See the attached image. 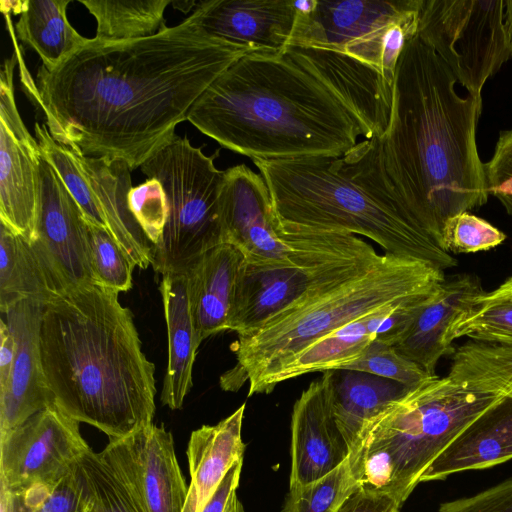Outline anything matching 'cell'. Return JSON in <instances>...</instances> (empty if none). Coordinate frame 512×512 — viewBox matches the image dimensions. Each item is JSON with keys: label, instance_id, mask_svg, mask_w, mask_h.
Returning a JSON list of instances; mask_svg holds the SVG:
<instances>
[{"label": "cell", "instance_id": "1", "mask_svg": "<svg viewBox=\"0 0 512 512\" xmlns=\"http://www.w3.org/2000/svg\"><path fill=\"white\" fill-rule=\"evenodd\" d=\"M251 54L209 35L190 15L148 37L89 38L55 70L40 66L35 82L21 56L18 64L23 90L59 144L134 170L175 137L219 75Z\"/></svg>", "mask_w": 512, "mask_h": 512}, {"label": "cell", "instance_id": "2", "mask_svg": "<svg viewBox=\"0 0 512 512\" xmlns=\"http://www.w3.org/2000/svg\"><path fill=\"white\" fill-rule=\"evenodd\" d=\"M393 84L349 55L288 46L237 60L200 95L187 120L251 159L339 157L359 137L385 134Z\"/></svg>", "mask_w": 512, "mask_h": 512}, {"label": "cell", "instance_id": "3", "mask_svg": "<svg viewBox=\"0 0 512 512\" xmlns=\"http://www.w3.org/2000/svg\"><path fill=\"white\" fill-rule=\"evenodd\" d=\"M456 82L433 49L411 38L397 63L390 123L380 138L390 180L441 245L446 221L489 195L475 139L482 101L460 97Z\"/></svg>", "mask_w": 512, "mask_h": 512}, {"label": "cell", "instance_id": "4", "mask_svg": "<svg viewBox=\"0 0 512 512\" xmlns=\"http://www.w3.org/2000/svg\"><path fill=\"white\" fill-rule=\"evenodd\" d=\"M40 356L53 403L120 439L153 423L155 366L119 292L79 286L43 305Z\"/></svg>", "mask_w": 512, "mask_h": 512}, {"label": "cell", "instance_id": "5", "mask_svg": "<svg viewBox=\"0 0 512 512\" xmlns=\"http://www.w3.org/2000/svg\"><path fill=\"white\" fill-rule=\"evenodd\" d=\"M380 138L363 139L339 157L252 159L268 186L278 230L360 235L385 253L441 270L456 266L394 187Z\"/></svg>", "mask_w": 512, "mask_h": 512}, {"label": "cell", "instance_id": "6", "mask_svg": "<svg viewBox=\"0 0 512 512\" xmlns=\"http://www.w3.org/2000/svg\"><path fill=\"white\" fill-rule=\"evenodd\" d=\"M443 270L420 260L378 254L372 246L318 280L293 305L256 331L239 335L231 349L237 364L222 389L249 382L248 395L270 393L281 371L323 336L382 307L436 294Z\"/></svg>", "mask_w": 512, "mask_h": 512}, {"label": "cell", "instance_id": "7", "mask_svg": "<svg viewBox=\"0 0 512 512\" xmlns=\"http://www.w3.org/2000/svg\"><path fill=\"white\" fill-rule=\"evenodd\" d=\"M506 396L456 351L448 375L410 389L366 426L349 455L358 487L402 506L445 448Z\"/></svg>", "mask_w": 512, "mask_h": 512}, {"label": "cell", "instance_id": "8", "mask_svg": "<svg viewBox=\"0 0 512 512\" xmlns=\"http://www.w3.org/2000/svg\"><path fill=\"white\" fill-rule=\"evenodd\" d=\"M184 136L175 137L140 167L157 179L166 194L168 216L162 240L154 249L153 269L183 274L207 251L225 243L221 192L225 170Z\"/></svg>", "mask_w": 512, "mask_h": 512}, {"label": "cell", "instance_id": "9", "mask_svg": "<svg viewBox=\"0 0 512 512\" xmlns=\"http://www.w3.org/2000/svg\"><path fill=\"white\" fill-rule=\"evenodd\" d=\"M422 0L295 1L288 46L349 55L394 83L400 54L417 35Z\"/></svg>", "mask_w": 512, "mask_h": 512}, {"label": "cell", "instance_id": "10", "mask_svg": "<svg viewBox=\"0 0 512 512\" xmlns=\"http://www.w3.org/2000/svg\"><path fill=\"white\" fill-rule=\"evenodd\" d=\"M281 233L292 247L290 260L259 263L244 258L230 325L238 336L261 328L322 277L372 247L348 233Z\"/></svg>", "mask_w": 512, "mask_h": 512}, {"label": "cell", "instance_id": "11", "mask_svg": "<svg viewBox=\"0 0 512 512\" xmlns=\"http://www.w3.org/2000/svg\"><path fill=\"white\" fill-rule=\"evenodd\" d=\"M417 35L470 96L512 57L504 0H422Z\"/></svg>", "mask_w": 512, "mask_h": 512}, {"label": "cell", "instance_id": "12", "mask_svg": "<svg viewBox=\"0 0 512 512\" xmlns=\"http://www.w3.org/2000/svg\"><path fill=\"white\" fill-rule=\"evenodd\" d=\"M89 448L79 422L52 404L0 435V484L19 489L59 482Z\"/></svg>", "mask_w": 512, "mask_h": 512}, {"label": "cell", "instance_id": "13", "mask_svg": "<svg viewBox=\"0 0 512 512\" xmlns=\"http://www.w3.org/2000/svg\"><path fill=\"white\" fill-rule=\"evenodd\" d=\"M143 512H183L188 487L171 432L153 423L111 439L100 452Z\"/></svg>", "mask_w": 512, "mask_h": 512}, {"label": "cell", "instance_id": "14", "mask_svg": "<svg viewBox=\"0 0 512 512\" xmlns=\"http://www.w3.org/2000/svg\"><path fill=\"white\" fill-rule=\"evenodd\" d=\"M36 234L33 246L65 291L96 284L87 251L86 221L59 176L43 158Z\"/></svg>", "mask_w": 512, "mask_h": 512}, {"label": "cell", "instance_id": "15", "mask_svg": "<svg viewBox=\"0 0 512 512\" xmlns=\"http://www.w3.org/2000/svg\"><path fill=\"white\" fill-rule=\"evenodd\" d=\"M225 243L250 262L278 263L292 247L278 230L266 181L245 164L225 170L221 192Z\"/></svg>", "mask_w": 512, "mask_h": 512}, {"label": "cell", "instance_id": "16", "mask_svg": "<svg viewBox=\"0 0 512 512\" xmlns=\"http://www.w3.org/2000/svg\"><path fill=\"white\" fill-rule=\"evenodd\" d=\"M297 9L292 0H206L192 15L209 35L253 54L288 47Z\"/></svg>", "mask_w": 512, "mask_h": 512}, {"label": "cell", "instance_id": "17", "mask_svg": "<svg viewBox=\"0 0 512 512\" xmlns=\"http://www.w3.org/2000/svg\"><path fill=\"white\" fill-rule=\"evenodd\" d=\"M42 308L41 303L23 300L2 313L13 335L15 351L9 381L0 389V435L54 404L41 365Z\"/></svg>", "mask_w": 512, "mask_h": 512}, {"label": "cell", "instance_id": "18", "mask_svg": "<svg viewBox=\"0 0 512 512\" xmlns=\"http://www.w3.org/2000/svg\"><path fill=\"white\" fill-rule=\"evenodd\" d=\"M290 451L289 488L325 476L350 455L321 378L311 382L293 406Z\"/></svg>", "mask_w": 512, "mask_h": 512}, {"label": "cell", "instance_id": "19", "mask_svg": "<svg viewBox=\"0 0 512 512\" xmlns=\"http://www.w3.org/2000/svg\"><path fill=\"white\" fill-rule=\"evenodd\" d=\"M41 158L28 130L13 132L0 124V221L29 243L37 238Z\"/></svg>", "mask_w": 512, "mask_h": 512}, {"label": "cell", "instance_id": "20", "mask_svg": "<svg viewBox=\"0 0 512 512\" xmlns=\"http://www.w3.org/2000/svg\"><path fill=\"white\" fill-rule=\"evenodd\" d=\"M242 252L221 243L204 253L186 272L195 330L200 343L230 331Z\"/></svg>", "mask_w": 512, "mask_h": 512}, {"label": "cell", "instance_id": "21", "mask_svg": "<svg viewBox=\"0 0 512 512\" xmlns=\"http://www.w3.org/2000/svg\"><path fill=\"white\" fill-rule=\"evenodd\" d=\"M72 153L94 192L105 229L136 267L148 268L153 262L154 246L128 207L127 195L133 187L130 167L123 160Z\"/></svg>", "mask_w": 512, "mask_h": 512}, {"label": "cell", "instance_id": "22", "mask_svg": "<svg viewBox=\"0 0 512 512\" xmlns=\"http://www.w3.org/2000/svg\"><path fill=\"white\" fill-rule=\"evenodd\" d=\"M483 293L481 284L473 276L463 275L445 280L393 347L428 374L436 375L435 367L439 359L451 351L448 340L451 324Z\"/></svg>", "mask_w": 512, "mask_h": 512}, {"label": "cell", "instance_id": "23", "mask_svg": "<svg viewBox=\"0 0 512 512\" xmlns=\"http://www.w3.org/2000/svg\"><path fill=\"white\" fill-rule=\"evenodd\" d=\"M512 458V397L506 396L466 427L432 462L421 482L488 468Z\"/></svg>", "mask_w": 512, "mask_h": 512}, {"label": "cell", "instance_id": "24", "mask_svg": "<svg viewBox=\"0 0 512 512\" xmlns=\"http://www.w3.org/2000/svg\"><path fill=\"white\" fill-rule=\"evenodd\" d=\"M244 412L242 404L219 423L191 433L187 447L190 484L183 512H200L230 468L243 459Z\"/></svg>", "mask_w": 512, "mask_h": 512}, {"label": "cell", "instance_id": "25", "mask_svg": "<svg viewBox=\"0 0 512 512\" xmlns=\"http://www.w3.org/2000/svg\"><path fill=\"white\" fill-rule=\"evenodd\" d=\"M168 339V361L161 402L180 409L193 386V365L201 344L195 330L186 273L165 274L159 287Z\"/></svg>", "mask_w": 512, "mask_h": 512}, {"label": "cell", "instance_id": "26", "mask_svg": "<svg viewBox=\"0 0 512 512\" xmlns=\"http://www.w3.org/2000/svg\"><path fill=\"white\" fill-rule=\"evenodd\" d=\"M335 422L350 453L366 426L410 388L373 374L336 369L321 377Z\"/></svg>", "mask_w": 512, "mask_h": 512}, {"label": "cell", "instance_id": "27", "mask_svg": "<svg viewBox=\"0 0 512 512\" xmlns=\"http://www.w3.org/2000/svg\"><path fill=\"white\" fill-rule=\"evenodd\" d=\"M71 0L2 1V12L18 14L13 25L16 38L34 50L48 71L58 68L83 47L85 38L70 24L67 6Z\"/></svg>", "mask_w": 512, "mask_h": 512}, {"label": "cell", "instance_id": "28", "mask_svg": "<svg viewBox=\"0 0 512 512\" xmlns=\"http://www.w3.org/2000/svg\"><path fill=\"white\" fill-rule=\"evenodd\" d=\"M65 289L32 243L0 225V310L23 300L46 304Z\"/></svg>", "mask_w": 512, "mask_h": 512}, {"label": "cell", "instance_id": "29", "mask_svg": "<svg viewBox=\"0 0 512 512\" xmlns=\"http://www.w3.org/2000/svg\"><path fill=\"white\" fill-rule=\"evenodd\" d=\"M429 297L379 308L323 336L281 371L276 384L312 372L343 369L357 360L375 340L380 324L389 314L403 305Z\"/></svg>", "mask_w": 512, "mask_h": 512}, {"label": "cell", "instance_id": "30", "mask_svg": "<svg viewBox=\"0 0 512 512\" xmlns=\"http://www.w3.org/2000/svg\"><path fill=\"white\" fill-rule=\"evenodd\" d=\"M97 23L94 38L122 41L148 37L165 28L171 0H79Z\"/></svg>", "mask_w": 512, "mask_h": 512}, {"label": "cell", "instance_id": "31", "mask_svg": "<svg viewBox=\"0 0 512 512\" xmlns=\"http://www.w3.org/2000/svg\"><path fill=\"white\" fill-rule=\"evenodd\" d=\"M91 500L77 466L56 483L8 489L0 484V512H87Z\"/></svg>", "mask_w": 512, "mask_h": 512}, {"label": "cell", "instance_id": "32", "mask_svg": "<svg viewBox=\"0 0 512 512\" xmlns=\"http://www.w3.org/2000/svg\"><path fill=\"white\" fill-rule=\"evenodd\" d=\"M512 346V295L485 292L456 317L448 331L450 343L460 337Z\"/></svg>", "mask_w": 512, "mask_h": 512}, {"label": "cell", "instance_id": "33", "mask_svg": "<svg viewBox=\"0 0 512 512\" xmlns=\"http://www.w3.org/2000/svg\"><path fill=\"white\" fill-rule=\"evenodd\" d=\"M34 133L42 158L50 164L59 176L79 206L84 219L97 227L105 229L97 199L72 151L68 147L59 144L51 136L45 123L36 122Z\"/></svg>", "mask_w": 512, "mask_h": 512}, {"label": "cell", "instance_id": "34", "mask_svg": "<svg viewBox=\"0 0 512 512\" xmlns=\"http://www.w3.org/2000/svg\"><path fill=\"white\" fill-rule=\"evenodd\" d=\"M77 469L96 512H143L100 452L89 448L78 460Z\"/></svg>", "mask_w": 512, "mask_h": 512}, {"label": "cell", "instance_id": "35", "mask_svg": "<svg viewBox=\"0 0 512 512\" xmlns=\"http://www.w3.org/2000/svg\"><path fill=\"white\" fill-rule=\"evenodd\" d=\"M357 488L348 457L325 476L306 485L289 488L282 512H338Z\"/></svg>", "mask_w": 512, "mask_h": 512}, {"label": "cell", "instance_id": "36", "mask_svg": "<svg viewBox=\"0 0 512 512\" xmlns=\"http://www.w3.org/2000/svg\"><path fill=\"white\" fill-rule=\"evenodd\" d=\"M86 243L96 284L119 293L129 291L136 266L126 257L109 232L86 221Z\"/></svg>", "mask_w": 512, "mask_h": 512}, {"label": "cell", "instance_id": "37", "mask_svg": "<svg viewBox=\"0 0 512 512\" xmlns=\"http://www.w3.org/2000/svg\"><path fill=\"white\" fill-rule=\"evenodd\" d=\"M343 369L366 372L414 388L436 375L399 353L393 346L374 340L364 353Z\"/></svg>", "mask_w": 512, "mask_h": 512}, {"label": "cell", "instance_id": "38", "mask_svg": "<svg viewBox=\"0 0 512 512\" xmlns=\"http://www.w3.org/2000/svg\"><path fill=\"white\" fill-rule=\"evenodd\" d=\"M505 234L486 220L468 212L448 219L442 231V247L448 253L489 250L505 240Z\"/></svg>", "mask_w": 512, "mask_h": 512}, {"label": "cell", "instance_id": "39", "mask_svg": "<svg viewBox=\"0 0 512 512\" xmlns=\"http://www.w3.org/2000/svg\"><path fill=\"white\" fill-rule=\"evenodd\" d=\"M128 207L154 249L160 244L168 216V204L161 183L155 178L136 187L127 195Z\"/></svg>", "mask_w": 512, "mask_h": 512}, {"label": "cell", "instance_id": "40", "mask_svg": "<svg viewBox=\"0 0 512 512\" xmlns=\"http://www.w3.org/2000/svg\"><path fill=\"white\" fill-rule=\"evenodd\" d=\"M458 351L512 397V346L474 341L467 342Z\"/></svg>", "mask_w": 512, "mask_h": 512}, {"label": "cell", "instance_id": "41", "mask_svg": "<svg viewBox=\"0 0 512 512\" xmlns=\"http://www.w3.org/2000/svg\"><path fill=\"white\" fill-rule=\"evenodd\" d=\"M488 193L512 215V128L501 131L493 157L484 163Z\"/></svg>", "mask_w": 512, "mask_h": 512}, {"label": "cell", "instance_id": "42", "mask_svg": "<svg viewBox=\"0 0 512 512\" xmlns=\"http://www.w3.org/2000/svg\"><path fill=\"white\" fill-rule=\"evenodd\" d=\"M438 512H512V479L473 496L443 502Z\"/></svg>", "mask_w": 512, "mask_h": 512}, {"label": "cell", "instance_id": "43", "mask_svg": "<svg viewBox=\"0 0 512 512\" xmlns=\"http://www.w3.org/2000/svg\"><path fill=\"white\" fill-rule=\"evenodd\" d=\"M401 506L391 496L358 487L338 512H400Z\"/></svg>", "mask_w": 512, "mask_h": 512}, {"label": "cell", "instance_id": "44", "mask_svg": "<svg viewBox=\"0 0 512 512\" xmlns=\"http://www.w3.org/2000/svg\"><path fill=\"white\" fill-rule=\"evenodd\" d=\"M242 466L243 459L237 461L230 468L200 512H225L231 496L236 492L238 487Z\"/></svg>", "mask_w": 512, "mask_h": 512}, {"label": "cell", "instance_id": "45", "mask_svg": "<svg viewBox=\"0 0 512 512\" xmlns=\"http://www.w3.org/2000/svg\"><path fill=\"white\" fill-rule=\"evenodd\" d=\"M15 344L3 318L0 321V389L4 388L10 378L14 360Z\"/></svg>", "mask_w": 512, "mask_h": 512}, {"label": "cell", "instance_id": "46", "mask_svg": "<svg viewBox=\"0 0 512 512\" xmlns=\"http://www.w3.org/2000/svg\"><path fill=\"white\" fill-rule=\"evenodd\" d=\"M225 512H245L244 507L240 500L238 499L236 492L231 496L225 509Z\"/></svg>", "mask_w": 512, "mask_h": 512}, {"label": "cell", "instance_id": "47", "mask_svg": "<svg viewBox=\"0 0 512 512\" xmlns=\"http://www.w3.org/2000/svg\"><path fill=\"white\" fill-rule=\"evenodd\" d=\"M505 1V23L512 37V0Z\"/></svg>", "mask_w": 512, "mask_h": 512}, {"label": "cell", "instance_id": "48", "mask_svg": "<svg viewBox=\"0 0 512 512\" xmlns=\"http://www.w3.org/2000/svg\"><path fill=\"white\" fill-rule=\"evenodd\" d=\"M87 512H96V511L94 510L93 506H92V503H91V507H90V509H89Z\"/></svg>", "mask_w": 512, "mask_h": 512}]
</instances>
